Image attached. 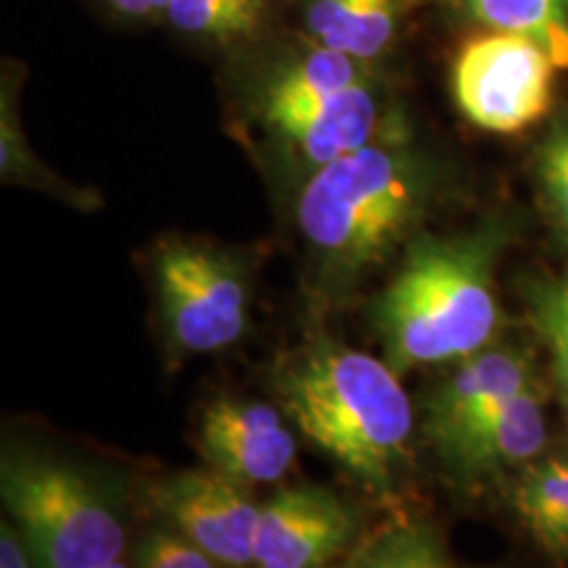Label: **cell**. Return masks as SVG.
I'll list each match as a JSON object with an SVG mask.
<instances>
[{
    "label": "cell",
    "instance_id": "9a60e30c",
    "mask_svg": "<svg viewBox=\"0 0 568 568\" xmlns=\"http://www.w3.org/2000/svg\"><path fill=\"white\" fill-rule=\"evenodd\" d=\"M364 63L326 45H314L276 71L264 98H322L358 88L372 82Z\"/></svg>",
    "mask_w": 568,
    "mask_h": 568
},
{
    "label": "cell",
    "instance_id": "52a82bcc",
    "mask_svg": "<svg viewBox=\"0 0 568 568\" xmlns=\"http://www.w3.org/2000/svg\"><path fill=\"white\" fill-rule=\"evenodd\" d=\"M151 497L172 529L193 539L224 568H255L261 506L251 500L245 485L216 468H193L161 479Z\"/></svg>",
    "mask_w": 568,
    "mask_h": 568
},
{
    "label": "cell",
    "instance_id": "cb8c5ba5",
    "mask_svg": "<svg viewBox=\"0 0 568 568\" xmlns=\"http://www.w3.org/2000/svg\"><path fill=\"white\" fill-rule=\"evenodd\" d=\"M232 3H240V6H251V9H266V0H232Z\"/></svg>",
    "mask_w": 568,
    "mask_h": 568
},
{
    "label": "cell",
    "instance_id": "8fae6325",
    "mask_svg": "<svg viewBox=\"0 0 568 568\" xmlns=\"http://www.w3.org/2000/svg\"><path fill=\"white\" fill-rule=\"evenodd\" d=\"M545 443H548L545 403L537 387L529 385L471 418L437 453L450 466V471L474 479L493 468L529 464L545 450Z\"/></svg>",
    "mask_w": 568,
    "mask_h": 568
},
{
    "label": "cell",
    "instance_id": "9c48e42d",
    "mask_svg": "<svg viewBox=\"0 0 568 568\" xmlns=\"http://www.w3.org/2000/svg\"><path fill=\"white\" fill-rule=\"evenodd\" d=\"M295 437L268 403L219 397L201 418V453L240 485H272L293 471Z\"/></svg>",
    "mask_w": 568,
    "mask_h": 568
},
{
    "label": "cell",
    "instance_id": "4fadbf2b",
    "mask_svg": "<svg viewBox=\"0 0 568 568\" xmlns=\"http://www.w3.org/2000/svg\"><path fill=\"white\" fill-rule=\"evenodd\" d=\"M514 508L539 548L568 556V458L529 464L514 487Z\"/></svg>",
    "mask_w": 568,
    "mask_h": 568
},
{
    "label": "cell",
    "instance_id": "603a6c76",
    "mask_svg": "<svg viewBox=\"0 0 568 568\" xmlns=\"http://www.w3.org/2000/svg\"><path fill=\"white\" fill-rule=\"evenodd\" d=\"M109 3L116 9L119 13H124V17H148V13L159 11V9H166L169 0H109Z\"/></svg>",
    "mask_w": 568,
    "mask_h": 568
},
{
    "label": "cell",
    "instance_id": "7c38bea8",
    "mask_svg": "<svg viewBox=\"0 0 568 568\" xmlns=\"http://www.w3.org/2000/svg\"><path fill=\"white\" fill-rule=\"evenodd\" d=\"M531 382L529 358L510 347H485L471 355L429 395L424 406V432L439 450L464 426Z\"/></svg>",
    "mask_w": 568,
    "mask_h": 568
},
{
    "label": "cell",
    "instance_id": "6da1fadb",
    "mask_svg": "<svg viewBox=\"0 0 568 568\" xmlns=\"http://www.w3.org/2000/svg\"><path fill=\"white\" fill-rule=\"evenodd\" d=\"M503 243L506 230L497 222L410 240L400 272L372 303V324L397 374L466 361L493 343L503 324L495 295Z\"/></svg>",
    "mask_w": 568,
    "mask_h": 568
},
{
    "label": "cell",
    "instance_id": "44dd1931",
    "mask_svg": "<svg viewBox=\"0 0 568 568\" xmlns=\"http://www.w3.org/2000/svg\"><path fill=\"white\" fill-rule=\"evenodd\" d=\"M355 6L358 0H305V27L318 45L343 53Z\"/></svg>",
    "mask_w": 568,
    "mask_h": 568
},
{
    "label": "cell",
    "instance_id": "3957f363",
    "mask_svg": "<svg viewBox=\"0 0 568 568\" xmlns=\"http://www.w3.org/2000/svg\"><path fill=\"white\" fill-rule=\"evenodd\" d=\"M274 393L318 450L372 493H389L408 453L414 406L387 361L326 339L282 366Z\"/></svg>",
    "mask_w": 568,
    "mask_h": 568
},
{
    "label": "cell",
    "instance_id": "2e32d148",
    "mask_svg": "<svg viewBox=\"0 0 568 568\" xmlns=\"http://www.w3.org/2000/svg\"><path fill=\"white\" fill-rule=\"evenodd\" d=\"M351 568H450L435 531L424 524H389L358 550Z\"/></svg>",
    "mask_w": 568,
    "mask_h": 568
},
{
    "label": "cell",
    "instance_id": "ac0fdd59",
    "mask_svg": "<svg viewBox=\"0 0 568 568\" xmlns=\"http://www.w3.org/2000/svg\"><path fill=\"white\" fill-rule=\"evenodd\" d=\"M166 17L176 30L201 38H245L264 19V11L232 0H169Z\"/></svg>",
    "mask_w": 568,
    "mask_h": 568
},
{
    "label": "cell",
    "instance_id": "d6986e66",
    "mask_svg": "<svg viewBox=\"0 0 568 568\" xmlns=\"http://www.w3.org/2000/svg\"><path fill=\"white\" fill-rule=\"evenodd\" d=\"M537 169L545 205H548L560 240L568 247V122L556 126L550 138L542 142Z\"/></svg>",
    "mask_w": 568,
    "mask_h": 568
},
{
    "label": "cell",
    "instance_id": "5bb4252c",
    "mask_svg": "<svg viewBox=\"0 0 568 568\" xmlns=\"http://www.w3.org/2000/svg\"><path fill=\"white\" fill-rule=\"evenodd\" d=\"M464 6L493 32L537 40L558 69H568V0H464Z\"/></svg>",
    "mask_w": 568,
    "mask_h": 568
},
{
    "label": "cell",
    "instance_id": "5b68a950",
    "mask_svg": "<svg viewBox=\"0 0 568 568\" xmlns=\"http://www.w3.org/2000/svg\"><path fill=\"white\" fill-rule=\"evenodd\" d=\"M161 316L180 351H224L247 326V274L230 253L190 240H163L153 258Z\"/></svg>",
    "mask_w": 568,
    "mask_h": 568
},
{
    "label": "cell",
    "instance_id": "30bf717a",
    "mask_svg": "<svg viewBox=\"0 0 568 568\" xmlns=\"http://www.w3.org/2000/svg\"><path fill=\"white\" fill-rule=\"evenodd\" d=\"M261 113L276 138L316 169L376 140L379 98L374 82L322 98H264Z\"/></svg>",
    "mask_w": 568,
    "mask_h": 568
},
{
    "label": "cell",
    "instance_id": "7a4b0ae2",
    "mask_svg": "<svg viewBox=\"0 0 568 568\" xmlns=\"http://www.w3.org/2000/svg\"><path fill=\"white\" fill-rule=\"evenodd\" d=\"M437 193V172L408 142L376 138L316 169L297 197V226L329 284L351 287L408 245Z\"/></svg>",
    "mask_w": 568,
    "mask_h": 568
},
{
    "label": "cell",
    "instance_id": "ba28073f",
    "mask_svg": "<svg viewBox=\"0 0 568 568\" xmlns=\"http://www.w3.org/2000/svg\"><path fill=\"white\" fill-rule=\"evenodd\" d=\"M355 535V516L324 487H287L261 506L255 568H324Z\"/></svg>",
    "mask_w": 568,
    "mask_h": 568
},
{
    "label": "cell",
    "instance_id": "7402d4cb",
    "mask_svg": "<svg viewBox=\"0 0 568 568\" xmlns=\"http://www.w3.org/2000/svg\"><path fill=\"white\" fill-rule=\"evenodd\" d=\"M0 568H32L24 539H21L19 529L9 527V524L0 527Z\"/></svg>",
    "mask_w": 568,
    "mask_h": 568
},
{
    "label": "cell",
    "instance_id": "d4e9b609",
    "mask_svg": "<svg viewBox=\"0 0 568 568\" xmlns=\"http://www.w3.org/2000/svg\"><path fill=\"white\" fill-rule=\"evenodd\" d=\"M98 568H130V566H126L124 560L119 558V560H111V564H105V566H98Z\"/></svg>",
    "mask_w": 568,
    "mask_h": 568
},
{
    "label": "cell",
    "instance_id": "e0dca14e",
    "mask_svg": "<svg viewBox=\"0 0 568 568\" xmlns=\"http://www.w3.org/2000/svg\"><path fill=\"white\" fill-rule=\"evenodd\" d=\"M527 305L531 324L548 345L552 374L568 406V272L529 282Z\"/></svg>",
    "mask_w": 568,
    "mask_h": 568
},
{
    "label": "cell",
    "instance_id": "ffe728a7",
    "mask_svg": "<svg viewBox=\"0 0 568 568\" xmlns=\"http://www.w3.org/2000/svg\"><path fill=\"white\" fill-rule=\"evenodd\" d=\"M138 568H224L176 529H155L140 539Z\"/></svg>",
    "mask_w": 568,
    "mask_h": 568
},
{
    "label": "cell",
    "instance_id": "8992f818",
    "mask_svg": "<svg viewBox=\"0 0 568 568\" xmlns=\"http://www.w3.org/2000/svg\"><path fill=\"white\" fill-rule=\"evenodd\" d=\"M556 69L552 55L527 34L489 32L458 53L453 92L474 126L514 134L548 113Z\"/></svg>",
    "mask_w": 568,
    "mask_h": 568
},
{
    "label": "cell",
    "instance_id": "277c9868",
    "mask_svg": "<svg viewBox=\"0 0 568 568\" xmlns=\"http://www.w3.org/2000/svg\"><path fill=\"white\" fill-rule=\"evenodd\" d=\"M0 487L32 568H98L124 556V514L95 474L13 447Z\"/></svg>",
    "mask_w": 568,
    "mask_h": 568
}]
</instances>
